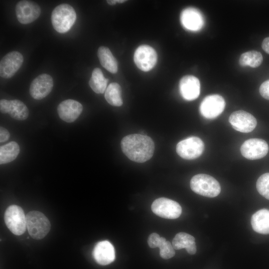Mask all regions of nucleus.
I'll return each instance as SVG.
<instances>
[{"instance_id":"c85d7f7f","label":"nucleus","mask_w":269,"mask_h":269,"mask_svg":"<svg viewBox=\"0 0 269 269\" xmlns=\"http://www.w3.org/2000/svg\"><path fill=\"white\" fill-rule=\"evenodd\" d=\"M259 92L264 98L269 100V80L265 81L261 84Z\"/></svg>"},{"instance_id":"a211bd4d","label":"nucleus","mask_w":269,"mask_h":269,"mask_svg":"<svg viewBox=\"0 0 269 269\" xmlns=\"http://www.w3.org/2000/svg\"><path fill=\"white\" fill-rule=\"evenodd\" d=\"M179 87L182 97L186 100L192 101L199 96L200 82L199 79L194 76H183L179 81Z\"/></svg>"},{"instance_id":"5701e85b","label":"nucleus","mask_w":269,"mask_h":269,"mask_svg":"<svg viewBox=\"0 0 269 269\" xmlns=\"http://www.w3.org/2000/svg\"><path fill=\"white\" fill-rule=\"evenodd\" d=\"M98 57L101 65L112 73L118 71V62L110 50L107 47L100 46L98 50Z\"/></svg>"},{"instance_id":"f3484780","label":"nucleus","mask_w":269,"mask_h":269,"mask_svg":"<svg viewBox=\"0 0 269 269\" xmlns=\"http://www.w3.org/2000/svg\"><path fill=\"white\" fill-rule=\"evenodd\" d=\"M83 111L82 105L78 101L67 99L61 102L57 107L60 119L67 123L74 122Z\"/></svg>"},{"instance_id":"2eb2a0df","label":"nucleus","mask_w":269,"mask_h":269,"mask_svg":"<svg viewBox=\"0 0 269 269\" xmlns=\"http://www.w3.org/2000/svg\"><path fill=\"white\" fill-rule=\"evenodd\" d=\"M0 110L1 113H8L11 117L16 120H24L29 115V110L26 106L18 100H0Z\"/></svg>"},{"instance_id":"7ed1b4c3","label":"nucleus","mask_w":269,"mask_h":269,"mask_svg":"<svg viewBox=\"0 0 269 269\" xmlns=\"http://www.w3.org/2000/svg\"><path fill=\"white\" fill-rule=\"evenodd\" d=\"M190 187L195 193L207 197H215L221 192L219 182L213 177L205 174H198L192 177Z\"/></svg>"},{"instance_id":"ddd939ff","label":"nucleus","mask_w":269,"mask_h":269,"mask_svg":"<svg viewBox=\"0 0 269 269\" xmlns=\"http://www.w3.org/2000/svg\"><path fill=\"white\" fill-rule=\"evenodd\" d=\"M23 61L20 52L11 51L4 56L0 62V75L3 78L12 77L19 70Z\"/></svg>"},{"instance_id":"20e7f679","label":"nucleus","mask_w":269,"mask_h":269,"mask_svg":"<svg viewBox=\"0 0 269 269\" xmlns=\"http://www.w3.org/2000/svg\"><path fill=\"white\" fill-rule=\"evenodd\" d=\"M26 227L30 236L34 239H43L51 228L48 219L41 212L32 211L26 215Z\"/></svg>"},{"instance_id":"f8f14e48","label":"nucleus","mask_w":269,"mask_h":269,"mask_svg":"<svg viewBox=\"0 0 269 269\" xmlns=\"http://www.w3.org/2000/svg\"><path fill=\"white\" fill-rule=\"evenodd\" d=\"M17 20L22 24L32 23L37 19L41 13L40 6L35 2L28 0L19 1L15 7Z\"/></svg>"},{"instance_id":"b1692460","label":"nucleus","mask_w":269,"mask_h":269,"mask_svg":"<svg viewBox=\"0 0 269 269\" xmlns=\"http://www.w3.org/2000/svg\"><path fill=\"white\" fill-rule=\"evenodd\" d=\"M20 148L17 143L11 141L0 147V163L5 164L14 160L18 156Z\"/></svg>"},{"instance_id":"0eeeda50","label":"nucleus","mask_w":269,"mask_h":269,"mask_svg":"<svg viewBox=\"0 0 269 269\" xmlns=\"http://www.w3.org/2000/svg\"><path fill=\"white\" fill-rule=\"evenodd\" d=\"M151 208L155 215L165 219H176L182 213L181 207L178 203L164 197L155 200Z\"/></svg>"},{"instance_id":"f257e3e1","label":"nucleus","mask_w":269,"mask_h":269,"mask_svg":"<svg viewBox=\"0 0 269 269\" xmlns=\"http://www.w3.org/2000/svg\"><path fill=\"white\" fill-rule=\"evenodd\" d=\"M124 153L131 160L144 162L153 155L154 144L149 136L141 134H132L125 136L121 141Z\"/></svg>"},{"instance_id":"423d86ee","label":"nucleus","mask_w":269,"mask_h":269,"mask_svg":"<svg viewBox=\"0 0 269 269\" xmlns=\"http://www.w3.org/2000/svg\"><path fill=\"white\" fill-rule=\"evenodd\" d=\"M204 144L199 137L190 136L179 141L176 147L177 154L182 158L192 160L199 157L203 152Z\"/></svg>"},{"instance_id":"f03ea898","label":"nucleus","mask_w":269,"mask_h":269,"mask_svg":"<svg viewBox=\"0 0 269 269\" xmlns=\"http://www.w3.org/2000/svg\"><path fill=\"white\" fill-rule=\"evenodd\" d=\"M76 13L73 7L67 3L61 4L53 10L51 20L52 26L58 32H67L74 24Z\"/></svg>"},{"instance_id":"2f4dec72","label":"nucleus","mask_w":269,"mask_h":269,"mask_svg":"<svg viewBox=\"0 0 269 269\" xmlns=\"http://www.w3.org/2000/svg\"><path fill=\"white\" fill-rule=\"evenodd\" d=\"M107 3L110 5H114L116 4L117 2V0H107Z\"/></svg>"},{"instance_id":"4468645a","label":"nucleus","mask_w":269,"mask_h":269,"mask_svg":"<svg viewBox=\"0 0 269 269\" xmlns=\"http://www.w3.org/2000/svg\"><path fill=\"white\" fill-rule=\"evenodd\" d=\"M53 87L52 77L47 74H42L36 77L31 83L29 93L33 99L41 100L51 92Z\"/></svg>"},{"instance_id":"9d476101","label":"nucleus","mask_w":269,"mask_h":269,"mask_svg":"<svg viewBox=\"0 0 269 269\" xmlns=\"http://www.w3.org/2000/svg\"><path fill=\"white\" fill-rule=\"evenodd\" d=\"M157 56L155 50L150 46L142 45L135 50L134 60L136 66L143 71L152 69L157 61Z\"/></svg>"},{"instance_id":"393cba45","label":"nucleus","mask_w":269,"mask_h":269,"mask_svg":"<svg viewBox=\"0 0 269 269\" xmlns=\"http://www.w3.org/2000/svg\"><path fill=\"white\" fill-rule=\"evenodd\" d=\"M108 81V79L104 77L101 70L96 68L92 72L89 84L96 93L102 94L106 91Z\"/></svg>"},{"instance_id":"1a4fd4ad","label":"nucleus","mask_w":269,"mask_h":269,"mask_svg":"<svg viewBox=\"0 0 269 269\" xmlns=\"http://www.w3.org/2000/svg\"><path fill=\"white\" fill-rule=\"evenodd\" d=\"M268 151L267 142L261 138L249 139L241 147L242 155L250 160L261 159L267 154Z\"/></svg>"},{"instance_id":"9b49d317","label":"nucleus","mask_w":269,"mask_h":269,"mask_svg":"<svg viewBox=\"0 0 269 269\" xmlns=\"http://www.w3.org/2000/svg\"><path fill=\"white\" fill-rule=\"evenodd\" d=\"M229 121L235 130L244 133L252 132L257 124L256 119L252 114L242 110L232 113Z\"/></svg>"},{"instance_id":"aec40b11","label":"nucleus","mask_w":269,"mask_h":269,"mask_svg":"<svg viewBox=\"0 0 269 269\" xmlns=\"http://www.w3.org/2000/svg\"><path fill=\"white\" fill-rule=\"evenodd\" d=\"M147 243L151 248L158 247L160 256L163 259H169L175 255V252L172 245L157 233H153L148 236Z\"/></svg>"},{"instance_id":"412c9836","label":"nucleus","mask_w":269,"mask_h":269,"mask_svg":"<svg viewBox=\"0 0 269 269\" xmlns=\"http://www.w3.org/2000/svg\"><path fill=\"white\" fill-rule=\"evenodd\" d=\"M253 230L260 234H269V210L262 209L254 213L251 217Z\"/></svg>"},{"instance_id":"6e6552de","label":"nucleus","mask_w":269,"mask_h":269,"mask_svg":"<svg viewBox=\"0 0 269 269\" xmlns=\"http://www.w3.org/2000/svg\"><path fill=\"white\" fill-rule=\"evenodd\" d=\"M225 105V100L221 96L217 94L209 95L201 103L200 112L206 119H214L223 112Z\"/></svg>"},{"instance_id":"39448f33","label":"nucleus","mask_w":269,"mask_h":269,"mask_svg":"<svg viewBox=\"0 0 269 269\" xmlns=\"http://www.w3.org/2000/svg\"><path fill=\"white\" fill-rule=\"evenodd\" d=\"M4 221L8 229L15 235L23 234L26 230V216L22 209L15 205L9 206L4 213Z\"/></svg>"},{"instance_id":"c756f323","label":"nucleus","mask_w":269,"mask_h":269,"mask_svg":"<svg viewBox=\"0 0 269 269\" xmlns=\"http://www.w3.org/2000/svg\"><path fill=\"white\" fill-rule=\"evenodd\" d=\"M10 136L8 131L2 127L0 128V142H3L7 141Z\"/></svg>"},{"instance_id":"7c9ffc66","label":"nucleus","mask_w":269,"mask_h":269,"mask_svg":"<svg viewBox=\"0 0 269 269\" xmlns=\"http://www.w3.org/2000/svg\"><path fill=\"white\" fill-rule=\"evenodd\" d=\"M262 47L268 54H269V37L265 38L262 42Z\"/></svg>"},{"instance_id":"6ab92c4d","label":"nucleus","mask_w":269,"mask_h":269,"mask_svg":"<svg viewBox=\"0 0 269 269\" xmlns=\"http://www.w3.org/2000/svg\"><path fill=\"white\" fill-rule=\"evenodd\" d=\"M93 257L99 265L105 266L112 263L115 259V249L108 241L98 242L93 252Z\"/></svg>"},{"instance_id":"dca6fc26","label":"nucleus","mask_w":269,"mask_h":269,"mask_svg":"<svg viewBox=\"0 0 269 269\" xmlns=\"http://www.w3.org/2000/svg\"><path fill=\"white\" fill-rule=\"evenodd\" d=\"M180 21L185 29L193 31L201 29L204 23L202 13L194 7L183 9L180 14Z\"/></svg>"},{"instance_id":"4be33fe9","label":"nucleus","mask_w":269,"mask_h":269,"mask_svg":"<svg viewBox=\"0 0 269 269\" xmlns=\"http://www.w3.org/2000/svg\"><path fill=\"white\" fill-rule=\"evenodd\" d=\"M172 245L175 250L186 249L190 255L195 254L197 251L194 237L184 232L178 233L175 236Z\"/></svg>"},{"instance_id":"a878e982","label":"nucleus","mask_w":269,"mask_h":269,"mask_svg":"<svg viewBox=\"0 0 269 269\" xmlns=\"http://www.w3.org/2000/svg\"><path fill=\"white\" fill-rule=\"evenodd\" d=\"M105 98L107 102L113 106L119 107L123 104L122 89L117 83H111L107 88Z\"/></svg>"},{"instance_id":"bb28decb","label":"nucleus","mask_w":269,"mask_h":269,"mask_svg":"<svg viewBox=\"0 0 269 269\" xmlns=\"http://www.w3.org/2000/svg\"><path fill=\"white\" fill-rule=\"evenodd\" d=\"M263 60L261 52L252 50L241 54L239 59V64L242 66H249L253 68L259 67Z\"/></svg>"},{"instance_id":"cd10ccee","label":"nucleus","mask_w":269,"mask_h":269,"mask_svg":"<svg viewBox=\"0 0 269 269\" xmlns=\"http://www.w3.org/2000/svg\"><path fill=\"white\" fill-rule=\"evenodd\" d=\"M256 187L261 195L269 200V173H264L259 177Z\"/></svg>"}]
</instances>
